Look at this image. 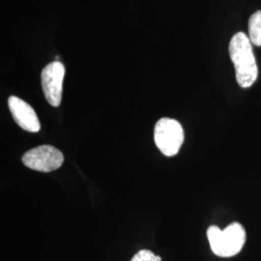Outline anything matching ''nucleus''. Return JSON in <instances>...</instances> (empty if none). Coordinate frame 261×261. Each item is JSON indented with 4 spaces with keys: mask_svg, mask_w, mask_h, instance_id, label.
Masks as SVG:
<instances>
[{
    "mask_svg": "<svg viewBox=\"0 0 261 261\" xmlns=\"http://www.w3.org/2000/svg\"><path fill=\"white\" fill-rule=\"evenodd\" d=\"M228 49L235 68L237 83L242 88L251 87L258 76L252 42L245 33L238 32L231 39Z\"/></svg>",
    "mask_w": 261,
    "mask_h": 261,
    "instance_id": "nucleus-1",
    "label": "nucleus"
},
{
    "mask_svg": "<svg viewBox=\"0 0 261 261\" xmlns=\"http://www.w3.org/2000/svg\"><path fill=\"white\" fill-rule=\"evenodd\" d=\"M207 238L212 252L217 256L232 257L242 251L247 235L242 224L232 223L223 230L217 225L209 226Z\"/></svg>",
    "mask_w": 261,
    "mask_h": 261,
    "instance_id": "nucleus-2",
    "label": "nucleus"
},
{
    "mask_svg": "<svg viewBox=\"0 0 261 261\" xmlns=\"http://www.w3.org/2000/svg\"><path fill=\"white\" fill-rule=\"evenodd\" d=\"M154 141L159 150L168 157L177 155L184 142V130L175 119L161 118L155 125Z\"/></svg>",
    "mask_w": 261,
    "mask_h": 261,
    "instance_id": "nucleus-3",
    "label": "nucleus"
},
{
    "mask_svg": "<svg viewBox=\"0 0 261 261\" xmlns=\"http://www.w3.org/2000/svg\"><path fill=\"white\" fill-rule=\"evenodd\" d=\"M22 164L40 172H50L63 165L62 152L51 145H41L29 150L21 158Z\"/></svg>",
    "mask_w": 261,
    "mask_h": 261,
    "instance_id": "nucleus-4",
    "label": "nucleus"
},
{
    "mask_svg": "<svg viewBox=\"0 0 261 261\" xmlns=\"http://www.w3.org/2000/svg\"><path fill=\"white\" fill-rule=\"evenodd\" d=\"M65 71V66L60 61H54L47 64L41 73L43 92L47 103L55 108L61 103Z\"/></svg>",
    "mask_w": 261,
    "mask_h": 261,
    "instance_id": "nucleus-5",
    "label": "nucleus"
},
{
    "mask_svg": "<svg viewBox=\"0 0 261 261\" xmlns=\"http://www.w3.org/2000/svg\"><path fill=\"white\" fill-rule=\"evenodd\" d=\"M8 107L14 120L23 130L37 133L41 129L37 114L29 103L17 96H11L8 99Z\"/></svg>",
    "mask_w": 261,
    "mask_h": 261,
    "instance_id": "nucleus-6",
    "label": "nucleus"
},
{
    "mask_svg": "<svg viewBox=\"0 0 261 261\" xmlns=\"http://www.w3.org/2000/svg\"><path fill=\"white\" fill-rule=\"evenodd\" d=\"M249 39L253 45L261 46V11L253 13L250 18Z\"/></svg>",
    "mask_w": 261,
    "mask_h": 261,
    "instance_id": "nucleus-7",
    "label": "nucleus"
},
{
    "mask_svg": "<svg viewBox=\"0 0 261 261\" xmlns=\"http://www.w3.org/2000/svg\"><path fill=\"white\" fill-rule=\"evenodd\" d=\"M130 261H162V258L149 250H141L133 256Z\"/></svg>",
    "mask_w": 261,
    "mask_h": 261,
    "instance_id": "nucleus-8",
    "label": "nucleus"
}]
</instances>
